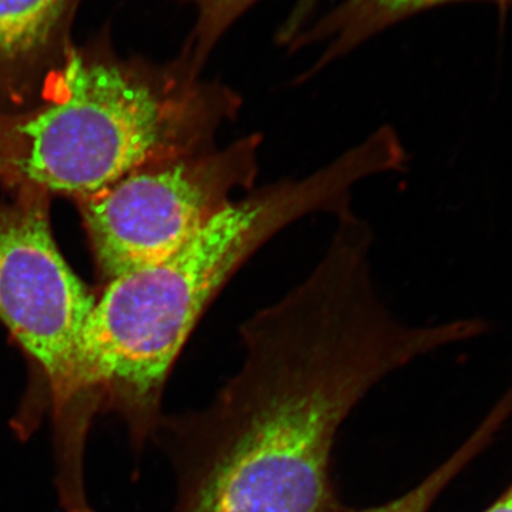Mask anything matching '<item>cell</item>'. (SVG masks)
<instances>
[{"mask_svg": "<svg viewBox=\"0 0 512 512\" xmlns=\"http://www.w3.org/2000/svg\"><path fill=\"white\" fill-rule=\"evenodd\" d=\"M262 137L141 165L77 200L104 281L163 261L254 188Z\"/></svg>", "mask_w": 512, "mask_h": 512, "instance_id": "4", "label": "cell"}, {"mask_svg": "<svg viewBox=\"0 0 512 512\" xmlns=\"http://www.w3.org/2000/svg\"><path fill=\"white\" fill-rule=\"evenodd\" d=\"M191 3L197 10L194 29H192L181 56L194 66L197 72L207 63L212 50L222 36L231 29L239 18L258 0H180Z\"/></svg>", "mask_w": 512, "mask_h": 512, "instance_id": "9", "label": "cell"}, {"mask_svg": "<svg viewBox=\"0 0 512 512\" xmlns=\"http://www.w3.org/2000/svg\"><path fill=\"white\" fill-rule=\"evenodd\" d=\"M471 2V0H343L308 32L292 40L293 49L315 42H328V49L320 62L313 67L318 72L336 57L345 55L362 45L370 37L402 22L416 13L447 5V3ZM490 2L500 8H512V0H474Z\"/></svg>", "mask_w": 512, "mask_h": 512, "instance_id": "7", "label": "cell"}, {"mask_svg": "<svg viewBox=\"0 0 512 512\" xmlns=\"http://www.w3.org/2000/svg\"><path fill=\"white\" fill-rule=\"evenodd\" d=\"M0 201V322L49 384L63 393L96 296L77 278L50 225L52 195L35 187Z\"/></svg>", "mask_w": 512, "mask_h": 512, "instance_id": "5", "label": "cell"}, {"mask_svg": "<svg viewBox=\"0 0 512 512\" xmlns=\"http://www.w3.org/2000/svg\"><path fill=\"white\" fill-rule=\"evenodd\" d=\"M82 0H0V111L28 107L73 50Z\"/></svg>", "mask_w": 512, "mask_h": 512, "instance_id": "6", "label": "cell"}, {"mask_svg": "<svg viewBox=\"0 0 512 512\" xmlns=\"http://www.w3.org/2000/svg\"><path fill=\"white\" fill-rule=\"evenodd\" d=\"M483 512H512V483L503 491V494L488 505Z\"/></svg>", "mask_w": 512, "mask_h": 512, "instance_id": "10", "label": "cell"}, {"mask_svg": "<svg viewBox=\"0 0 512 512\" xmlns=\"http://www.w3.org/2000/svg\"><path fill=\"white\" fill-rule=\"evenodd\" d=\"M184 56L121 57L109 36L74 46L28 107L0 111V184L74 200L141 165L215 148L241 99Z\"/></svg>", "mask_w": 512, "mask_h": 512, "instance_id": "3", "label": "cell"}, {"mask_svg": "<svg viewBox=\"0 0 512 512\" xmlns=\"http://www.w3.org/2000/svg\"><path fill=\"white\" fill-rule=\"evenodd\" d=\"M512 417V402L500 399L460 447L416 487L387 503L343 512H429L448 485L493 444Z\"/></svg>", "mask_w": 512, "mask_h": 512, "instance_id": "8", "label": "cell"}, {"mask_svg": "<svg viewBox=\"0 0 512 512\" xmlns=\"http://www.w3.org/2000/svg\"><path fill=\"white\" fill-rule=\"evenodd\" d=\"M305 281L239 329L244 360L214 402L181 420L177 512H343L332 450L377 383L487 323L409 326L370 275L372 231L352 210Z\"/></svg>", "mask_w": 512, "mask_h": 512, "instance_id": "1", "label": "cell"}, {"mask_svg": "<svg viewBox=\"0 0 512 512\" xmlns=\"http://www.w3.org/2000/svg\"><path fill=\"white\" fill-rule=\"evenodd\" d=\"M387 168L383 147L365 138L308 177L247 192L173 255L107 282L84 325L69 382L53 403L57 433L83 439L93 413L109 407L143 443L160 423L178 356L235 272L293 222L349 210L352 188Z\"/></svg>", "mask_w": 512, "mask_h": 512, "instance_id": "2", "label": "cell"}]
</instances>
